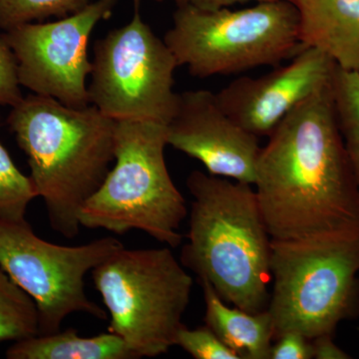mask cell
Returning a JSON list of instances; mask_svg holds the SVG:
<instances>
[{
	"instance_id": "1",
	"label": "cell",
	"mask_w": 359,
	"mask_h": 359,
	"mask_svg": "<svg viewBox=\"0 0 359 359\" xmlns=\"http://www.w3.org/2000/svg\"><path fill=\"white\" fill-rule=\"evenodd\" d=\"M252 186L273 240L359 231V188L337 122L332 80L269 135Z\"/></svg>"
},
{
	"instance_id": "2",
	"label": "cell",
	"mask_w": 359,
	"mask_h": 359,
	"mask_svg": "<svg viewBox=\"0 0 359 359\" xmlns=\"http://www.w3.org/2000/svg\"><path fill=\"white\" fill-rule=\"evenodd\" d=\"M7 122L27 157L52 230L74 238L82 207L114 163L115 120L93 105L73 108L32 94L13 106Z\"/></svg>"
},
{
	"instance_id": "3",
	"label": "cell",
	"mask_w": 359,
	"mask_h": 359,
	"mask_svg": "<svg viewBox=\"0 0 359 359\" xmlns=\"http://www.w3.org/2000/svg\"><path fill=\"white\" fill-rule=\"evenodd\" d=\"M252 187L198 170L189 175L194 200L180 262L226 304L257 313L271 295V238Z\"/></svg>"
},
{
	"instance_id": "4",
	"label": "cell",
	"mask_w": 359,
	"mask_h": 359,
	"mask_svg": "<svg viewBox=\"0 0 359 359\" xmlns=\"http://www.w3.org/2000/svg\"><path fill=\"white\" fill-rule=\"evenodd\" d=\"M271 271L275 340L285 332L334 335L341 321L359 316V231L271 238Z\"/></svg>"
},
{
	"instance_id": "5",
	"label": "cell",
	"mask_w": 359,
	"mask_h": 359,
	"mask_svg": "<svg viewBox=\"0 0 359 359\" xmlns=\"http://www.w3.org/2000/svg\"><path fill=\"white\" fill-rule=\"evenodd\" d=\"M167 146V125L116 121L114 166L82 207L80 226L116 235L140 230L179 247L188 208L168 170Z\"/></svg>"
},
{
	"instance_id": "6",
	"label": "cell",
	"mask_w": 359,
	"mask_h": 359,
	"mask_svg": "<svg viewBox=\"0 0 359 359\" xmlns=\"http://www.w3.org/2000/svg\"><path fill=\"white\" fill-rule=\"evenodd\" d=\"M177 4L164 41L178 65L186 66L193 76L276 65L304 48L292 2H264L236 11Z\"/></svg>"
},
{
	"instance_id": "7",
	"label": "cell",
	"mask_w": 359,
	"mask_h": 359,
	"mask_svg": "<svg viewBox=\"0 0 359 359\" xmlns=\"http://www.w3.org/2000/svg\"><path fill=\"white\" fill-rule=\"evenodd\" d=\"M91 273L109 313L108 332L119 335L139 358H157L176 346L193 278L169 248L123 247Z\"/></svg>"
},
{
	"instance_id": "8",
	"label": "cell",
	"mask_w": 359,
	"mask_h": 359,
	"mask_svg": "<svg viewBox=\"0 0 359 359\" xmlns=\"http://www.w3.org/2000/svg\"><path fill=\"white\" fill-rule=\"evenodd\" d=\"M134 2L131 20L97 41L90 104L115 121L167 125L178 102L174 74L179 65L164 39L142 18L140 0Z\"/></svg>"
},
{
	"instance_id": "9",
	"label": "cell",
	"mask_w": 359,
	"mask_h": 359,
	"mask_svg": "<svg viewBox=\"0 0 359 359\" xmlns=\"http://www.w3.org/2000/svg\"><path fill=\"white\" fill-rule=\"evenodd\" d=\"M124 247L116 238L66 247L35 235L25 221L0 219V268L27 292L39 311V334L60 330L67 316L88 313L107 320L104 309L90 301L85 276Z\"/></svg>"
},
{
	"instance_id": "10",
	"label": "cell",
	"mask_w": 359,
	"mask_h": 359,
	"mask_svg": "<svg viewBox=\"0 0 359 359\" xmlns=\"http://www.w3.org/2000/svg\"><path fill=\"white\" fill-rule=\"evenodd\" d=\"M115 1L94 0L66 18L25 23L2 33L15 58L20 86L69 107L91 105L89 40L97 25L110 18Z\"/></svg>"
},
{
	"instance_id": "11",
	"label": "cell",
	"mask_w": 359,
	"mask_h": 359,
	"mask_svg": "<svg viewBox=\"0 0 359 359\" xmlns=\"http://www.w3.org/2000/svg\"><path fill=\"white\" fill-rule=\"evenodd\" d=\"M167 143L199 161L212 176L254 185L262 150L259 137L233 121L209 90L178 93L167 124Z\"/></svg>"
},
{
	"instance_id": "12",
	"label": "cell",
	"mask_w": 359,
	"mask_h": 359,
	"mask_svg": "<svg viewBox=\"0 0 359 359\" xmlns=\"http://www.w3.org/2000/svg\"><path fill=\"white\" fill-rule=\"evenodd\" d=\"M337 66L318 49L304 47L289 65L259 77H241L217 94L233 121L256 135L269 136L302 102L330 84Z\"/></svg>"
},
{
	"instance_id": "13",
	"label": "cell",
	"mask_w": 359,
	"mask_h": 359,
	"mask_svg": "<svg viewBox=\"0 0 359 359\" xmlns=\"http://www.w3.org/2000/svg\"><path fill=\"white\" fill-rule=\"evenodd\" d=\"M304 47L318 49L337 67L359 72V0H292Z\"/></svg>"
},
{
	"instance_id": "14",
	"label": "cell",
	"mask_w": 359,
	"mask_h": 359,
	"mask_svg": "<svg viewBox=\"0 0 359 359\" xmlns=\"http://www.w3.org/2000/svg\"><path fill=\"white\" fill-rule=\"evenodd\" d=\"M198 280L204 294L205 325L241 359H269L275 337L268 309L252 313L230 308L207 280Z\"/></svg>"
},
{
	"instance_id": "15",
	"label": "cell",
	"mask_w": 359,
	"mask_h": 359,
	"mask_svg": "<svg viewBox=\"0 0 359 359\" xmlns=\"http://www.w3.org/2000/svg\"><path fill=\"white\" fill-rule=\"evenodd\" d=\"M8 359H135L138 355L119 335L108 332L84 337L73 328L18 340L6 351Z\"/></svg>"
},
{
	"instance_id": "16",
	"label": "cell",
	"mask_w": 359,
	"mask_h": 359,
	"mask_svg": "<svg viewBox=\"0 0 359 359\" xmlns=\"http://www.w3.org/2000/svg\"><path fill=\"white\" fill-rule=\"evenodd\" d=\"M39 328L36 304L0 268V342L34 337Z\"/></svg>"
},
{
	"instance_id": "17",
	"label": "cell",
	"mask_w": 359,
	"mask_h": 359,
	"mask_svg": "<svg viewBox=\"0 0 359 359\" xmlns=\"http://www.w3.org/2000/svg\"><path fill=\"white\" fill-rule=\"evenodd\" d=\"M332 92L340 133L359 188V72L337 67Z\"/></svg>"
},
{
	"instance_id": "18",
	"label": "cell",
	"mask_w": 359,
	"mask_h": 359,
	"mask_svg": "<svg viewBox=\"0 0 359 359\" xmlns=\"http://www.w3.org/2000/svg\"><path fill=\"white\" fill-rule=\"evenodd\" d=\"M94 0H0V29L62 18L82 11Z\"/></svg>"
},
{
	"instance_id": "19",
	"label": "cell",
	"mask_w": 359,
	"mask_h": 359,
	"mask_svg": "<svg viewBox=\"0 0 359 359\" xmlns=\"http://www.w3.org/2000/svg\"><path fill=\"white\" fill-rule=\"evenodd\" d=\"M36 197L32 178L21 173L0 143V219L25 221L28 205Z\"/></svg>"
},
{
	"instance_id": "20",
	"label": "cell",
	"mask_w": 359,
	"mask_h": 359,
	"mask_svg": "<svg viewBox=\"0 0 359 359\" xmlns=\"http://www.w3.org/2000/svg\"><path fill=\"white\" fill-rule=\"evenodd\" d=\"M176 346L196 359H241L207 325L190 330L183 325L177 335Z\"/></svg>"
},
{
	"instance_id": "21",
	"label": "cell",
	"mask_w": 359,
	"mask_h": 359,
	"mask_svg": "<svg viewBox=\"0 0 359 359\" xmlns=\"http://www.w3.org/2000/svg\"><path fill=\"white\" fill-rule=\"evenodd\" d=\"M18 65L11 49L0 36V105L15 106L23 98Z\"/></svg>"
},
{
	"instance_id": "22",
	"label": "cell",
	"mask_w": 359,
	"mask_h": 359,
	"mask_svg": "<svg viewBox=\"0 0 359 359\" xmlns=\"http://www.w3.org/2000/svg\"><path fill=\"white\" fill-rule=\"evenodd\" d=\"M273 344L269 359L313 358V340L299 332H285Z\"/></svg>"
},
{
	"instance_id": "23",
	"label": "cell",
	"mask_w": 359,
	"mask_h": 359,
	"mask_svg": "<svg viewBox=\"0 0 359 359\" xmlns=\"http://www.w3.org/2000/svg\"><path fill=\"white\" fill-rule=\"evenodd\" d=\"M313 358L346 359L351 358L346 353L334 344L332 335H321L313 339Z\"/></svg>"
},
{
	"instance_id": "24",
	"label": "cell",
	"mask_w": 359,
	"mask_h": 359,
	"mask_svg": "<svg viewBox=\"0 0 359 359\" xmlns=\"http://www.w3.org/2000/svg\"><path fill=\"white\" fill-rule=\"evenodd\" d=\"M275 1L292 2V0H176L177 4H190V6L202 9L226 8V7H231L236 6V4H245V2L264 4V2Z\"/></svg>"
},
{
	"instance_id": "25",
	"label": "cell",
	"mask_w": 359,
	"mask_h": 359,
	"mask_svg": "<svg viewBox=\"0 0 359 359\" xmlns=\"http://www.w3.org/2000/svg\"><path fill=\"white\" fill-rule=\"evenodd\" d=\"M155 1L163 2V1H165V0H155ZM175 1H176V0H175Z\"/></svg>"
}]
</instances>
